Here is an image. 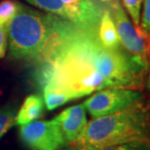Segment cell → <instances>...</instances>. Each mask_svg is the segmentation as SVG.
<instances>
[{"label":"cell","instance_id":"obj_1","mask_svg":"<svg viewBox=\"0 0 150 150\" xmlns=\"http://www.w3.org/2000/svg\"><path fill=\"white\" fill-rule=\"evenodd\" d=\"M134 142H149L148 110L142 101L87 122L71 147L100 150Z\"/></svg>","mask_w":150,"mask_h":150},{"label":"cell","instance_id":"obj_2","mask_svg":"<svg viewBox=\"0 0 150 150\" xmlns=\"http://www.w3.org/2000/svg\"><path fill=\"white\" fill-rule=\"evenodd\" d=\"M52 28V14L44 15L19 3L7 25L10 58L31 62L44 46Z\"/></svg>","mask_w":150,"mask_h":150},{"label":"cell","instance_id":"obj_3","mask_svg":"<svg viewBox=\"0 0 150 150\" xmlns=\"http://www.w3.org/2000/svg\"><path fill=\"white\" fill-rule=\"evenodd\" d=\"M101 4L111 12L113 21L116 25L120 42L124 49L132 56L136 57L144 64H148L149 35L144 33L139 26H134L129 20L118 0H100Z\"/></svg>","mask_w":150,"mask_h":150},{"label":"cell","instance_id":"obj_4","mask_svg":"<svg viewBox=\"0 0 150 150\" xmlns=\"http://www.w3.org/2000/svg\"><path fill=\"white\" fill-rule=\"evenodd\" d=\"M143 95L131 89H104L98 91L83 103L93 117L108 115L142 101Z\"/></svg>","mask_w":150,"mask_h":150},{"label":"cell","instance_id":"obj_5","mask_svg":"<svg viewBox=\"0 0 150 150\" xmlns=\"http://www.w3.org/2000/svg\"><path fill=\"white\" fill-rule=\"evenodd\" d=\"M20 137L30 150H58L65 144L55 120H37L21 126Z\"/></svg>","mask_w":150,"mask_h":150},{"label":"cell","instance_id":"obj_6","mask_svg":"<svg viewBox=\"0 0 150 150\" xmlns=\"http://www.w3.org/2000/svg\"><path fill=\"white\" fill-rule=\"evenodd\" d=\"M54 120L62 132L64 142L71 145L87 124L86 109L83 103L70 106L59 113Z\"/></svg>","mask_w":150,"mask_h":150},{"label":"cell","instance_id":"obj_7","mask_svg":"<svg viewBox=\"0 0 150 150\" xmlns=\"http://www.w3.org/2000/svg\"><path fill=\"white\" fill-rule=\"evenodd\" d=\"M97 36L100 43L107 49L118 50L123 48L121 46V42L117 33L115 25H114L111 12L104 5L103 14H101L98 25Z\"/></svg>","mask_w":150,"mask_h":150},{"label":"cell","instance_id":"obj_8","mask_svg":"<svg viewBox=\"0 0 150 150\" xmlns=\"http://www.w3.org/2000/svg\"><path fill=\"white\" fill-rule=\"evenodd\" d=\"M45 110L44 100L40 96L30 95L23 101L22 107L17 112L15 125L23 126L35 120L43 115Z\"/></svg>","mask_w":150,"mask_h":150},{"label":"cell","instance_id":"obj_9","mask_svg":"<svg viewBox=\"0 0 150 150\" xmlns=\"http://www.w3.org/2000/svg\"><path fill=\"white\" fill-rule=\"evenodd\" d=\"M42 92H43V100L45 101L48 110H54L72 100V98L67 93L50 86H46L42 90Z\"/></svg>","mask_w":150,"mask_h":150},{"label":"cell","instance_id":"obj_10","mask_svg":"<svg viewBox=\"0 0 150 150\" xmlns=\"http://www.w3.org/2000/svg\"><path fill=\"white\" fill-rule=\"evenodd\" d=\"M25 1L38 8L43 9L52 15L55 14L56 16L62 18L64 20H69L68 12L62 0H25Z\"/></svg>","mask_w":150,"mask_h":150},{"label":"cell","instance_id":"obj_11","mask_svg":"<svg viewBox=\"0 0 150 150\" xmlns=\"http://www.w3.org/2000/svg\"><path fill=\"white\" fill-rule=\"evenodd\" d=\"M17 106L9 104L0 107V139L15 125Z\"/></svg>","mask_w":150,"mask_h":150},{"label":"cell","instance_id":"obj_12","mask_svg":"<svg viewBox=\"0 0 150 150\" xmlns=\"http://www.w3.org/2000/svg\"><path fill=\"white\" fill-rule=\"evenodd\" d=\"M19 3L14 0H3L0 2V25L7 28L11 19L15 16Z\"/></svg>","mask_w":150,"mask_h":150},{"label":"cell","instance_id":"obj_13","mask_svg":"<svg viewBox=\"0 0 150 150\" xmlns=\"http://www.w3.org/2000/svg\"><path fill=\"white\" fill-rule=\"evenodd\" d=\"M142 0H123V4L127 9L128 13L131 15L134 26H139L140 18V8Z\"/></svg>","mask_w":150,"mask_h":150},{"label":"cell","instance_id":"obj_14","mask_svg":"<svg viewBox=\"0 0 150 150\" xmlns=\"http://www.w3.org/2000/svg\"><path fill=\"white\" fill-rule=\"evenodd\" d=\"M100 150H150V147L148 142H134L110 146V147H106Z\"/></svg>","mask_w":150,"mask_h":150},{"label":"cell","instance_id":"obj_15","mask_svg":"<svg viewBox=\"0 0 150 150\" xmlns=\"http://www.w3.org/2000/svg\"><path fill=\"white\" fill-rule=\"evenodd\" d=\"M144 4H143V17H142V26H139L142 28V30L144 33L149 35L150 30V0H143Z\"/></svg>","mask_w":150,"mask_h":150},{"label":"cell","instance_id":"obj_16","mask_svg":"<svg viewBox=\"0 0 150 150\" xmlns=\"http://www.w3.org/2000/svg\"><path fill=\"white\" fill-rule=\"evenodd\" d=\"M6 41H7V28L0 25V59L5 56Z\"/></svg>","mask_w":150,"mask_h":150},{"label":"cell","instance_id":"obj_17","mask_svg":"<svg viewBox=\"0 0 150 150\" xmlns=\"http://www.w3.org/2000/svg\"><path fill=\"white\" fill-rule=\"evenodd\" d=\"M64 150H76V149L73 148V147H69V148H67V149H64Z\"/></svg>","mask_w":150,"mask_h":150}]
</instances>
